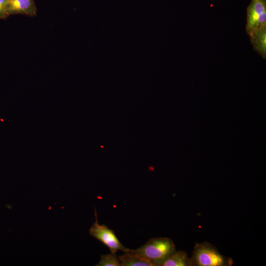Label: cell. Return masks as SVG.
Returning <instances> with one entry per match:
<instances>
[{
  "mask_svg": "<svg viewBox=\"0 0 266 266\" xmlns=\"http://www.w3.org/2000/svg\"><path fill=\"white\" fill-rule=\"evenodd\" d=\"M95 222L89 230L90 234L106 245L111 253H116L121 250L125 253L129 249L125 247L119 241L114 231L104 225H100L97 218V212L95 208Z\"/></svg>",
  "mask_w": 266,
  "mask_h": 266,
  "instance_id": "277c9868",
  "label": "cell"
},
{
  "mask_svg": "<svg viewBox=\"0 0 266 266\" xmlns=\"http://www.w3.org/2000/svg\"><path fill=\"white\" fill-rule=\"evenodd\" d=\"M192 266H231L233 260L222 255L218 249L205 241L195 244L191 257Z\"/></svg>",
  "mask_w": 266,
  "mask_h": 266,
  "instance_id": "7a4b0ae2",
  "label": "cell"
},
{
  "mask_svg": "<svg viewBox=\"0 0 266 266\" xmlns=\"http://www.w3.org/2000/svg\"><path fill=\"white\" fill-rule=\"evenodd\" d=\"M266 29V0H251L247 8L246 31L249 36Z\"/></svg>",
  "mask_w": 266,
  "mask_h": 266,
  "instance_id": "3957f363",
  "label": "cell"
},
{
  "mask_svg": "<svg viewBox=\"0 0 266 266\" xmlns=\"http://www.w3.org/2000/svg\"><path fill=\"white\" fill-rule=\"evenodd\" d=\"M252 46L263 59L266 57V29L249 36Z\"/></svg>",
  "mask_w": 266,
  "mask_h": 266,
  "instance_id": "52a82bcc",
  "label": "cell"
},
{
  "mask_svg": "<svg viewBox=\"0 0 266 266\" xmlns=\"http://www.w3.org/2000/svg\"><path fill=\"white\" fill-rule=\"evenodd\" d=\"M162 266H192L191 258L183 251H175L163 264Z\"/></svg>",
  "mask_w": 266,
  "mask_h": 266,
  "instance_id": "ba28073f",
  "label": "cell"
},
{
  "mask_svg": "<svg viewBox=\"0 0 266 266\" xmlns=\"http://www.w3.org/2000/svg\"><path fill=\"white\" fill-rule=\"evenodd\" d=\"M176 251L172 239L167 237L151 238L143 245L128 252L149 260L153 266H162L164 263Z\"/></svg>",
  "mask_w": 266,
  "mask_h": 266,
  "instance_id": "6da1fadb",
  "label": "cell"
},
{
  "mask_svg": "<svg viewBox=\"0 0 266 266\" xmlns=\"http://www.w3.org/2000/svg\"><path fill=\"white\" fill-rule=\"evenodd\" d=\"M118 258L121 266H153L147 259L129 252L119 256Z\"/></svg>",
  "mask_w": 266,
  "mask_h": 266,
  "instance_id": "8992f818",
  "label": "cell"
},
{
  "mask_svg": "<svg viewBox=\"0 0 266 266\" xmlns=\"http://www.w3.org/2000/svg\"><path fill=\"white\" fill-rule=\"evenodd\" d=\"M96 266H121L120 260L116 253L102 255Z\"/></svg>",
  "mask_w": 266,
  "mask_h": 266,
  "instance_id": "9c48e42d",
  "label": "cell"
},
{
  "mask_svg": "<svg viewBox=\"0 0 266 266\" xmlns=\"http://www.w3.org/2000/svg\"><path fill=\"white\" fill-rule=\"evenodd\" d=\"M6 12L8 16L14 14L34 16L36 14V7L34 0H8Z\"/></svg>",
  "mask_w": 266,
  "mask_h": 266,
  "instance_id": "5b68a950",
  "label": "cell"
},
{
  "mask_svg": "<svg viewBox=\"0 0 266 266\" xmlns=\"http://www.w3.org/2000/svg\"><path fill=\"white\" fill-rule=\"evenodd\" d=\"M8 0H0V19H5L8 16L6 12Z\"/></svg>",
  "mask_w": 266,
  "mask_h": 266,
  "instance_id": "30bf717a",
  "label": "cell"
}]
</instances>
